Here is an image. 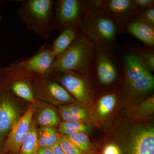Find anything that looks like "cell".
Returning <instances> with one entry per match:
<instances>
[{"label": "cell", "mask_w": 154, "mask_h": 154, "mask_svg": "<svg viewBox=\"0 0 154 154\" xmlns=\"http://www.w3.org/2000/svg\"><path fill=\"white\" fill-rule=\"evenodd\" d=\"M61 31L51 46L52 52L56 58L60 57L82 33L79 27L77 26L66 27Z\"/></svg>", "instance_id": "cell-16"}, {"label": "cell", "mask_w": 154, "mask_h": 154, "mask_svg": "<svg viewBox=\"0 0 154 154\" xmlns=\"http://www.w3.org/2000/svg\"><path fill=\"white\" fill-rule=\"evenodd\" d=\"M58 136L54 127H42L37 132L39 148H51L57 143Z\"/></svg>", "instance_id": "cell-19"}, {"label": "cell", "mask_w": 154, "mask_h": 154, "mask_svg": "<svg viewBox=\"0 0 154 154\" xmlns=\"http://www.w3.org/2000/svg\"><path fill=\"white\" fill-rule=\"evenodd\" d=\"M37 154H54L51 149L39 148Z\"/></svg>", "instance_id": "cell-30"}, {"label": "cell", "mask_w": 154, "mask_h": 154, "mask_svg": "<svg viewBox=\"0 0 154 154\" xmlns=\"http://www.w3.org/2000/svg\"><path fill=\"white\" fill-rule=\"evenodd\" d=\"M135 4L140 10L154 7V0H134Z\"/></svg>", "instance_id": "cell-28"}, {"label": "cell", "mask_w": 154, "mask_h": 154, "mask_svg": "<svg viewBox=\"0 0 154 154\" xmlns=\"http://www.w3.org/2000/svg\"><path fill=\"white\" fill-rule=\"evenodd\" d=\"M117 100L116 92L104 93L99 96L97 103V113L101 117L109 115L114 109Z\"/></svg>", "instance_id": "cell-17"}, {"label": "cell", "mask_w": 154, "mask_h": 154, "mask_svg": "<svg viewBox=\"0 0 154 154\" xmlns=\"http://www.w3.org/2000/svg\"><path fill=\"white\" fill-rule=\"evenodd\" d=\"M89 9L79 26L82 33L96 48L114 46L120 32L115 21L89 1Z\"/></svg>", "instance_id": "cell-2"}, {"label": "cell", "mask_w": 154, "mask_h": 154, "mask_svg": "<svg viewBox=\"0 0 154 154\" xmlns=\"http://www.w3.org/2000/svg\"><path fill=\"white\" fill-rule=\"evenodd\" d=\"M56 59L51 46L45 45L29 58L11 65L28 75H44L49 74Z\"/></svg>", "instance_id": "cell-9"}, {"label": "cell", "mask_w": 154, "mask_h": 154, "mask_svg": "<svg viewBox=\"0 0 154 154\" xmlns=\"http://www.w3.org/2000/svg\"><path fill=\"white\" fill-rule=\"evenodd\" d=\"M1 20H2V15H1V9H0V22H1Z\"/></svg>", "instance_id": "cell-31"}, {"label": "cell", "mask_w": 154, "mask_h": 154, "mask_svg": "<svg viewBox=\"0 0 154 154\" xmlns=\"http://www.w3.org/2000/svg\"><path fill=\"white\" fill-rule=\"evenodd\" d=\"M79 103L61 105L59 111L64 121L78 122L89 123L94 122L91 112Z\"/></svg>", "instance_id": "cell-15"}, {"label": "cell", "mask_w": 154, "mask_h": 154, "mask_svg": "<svg viewBox=\"0 0 154 154\" xmlns=\"http://www.w3.org/2000/svg\"><path fill=\"white\" fill-rule=\"evenodd\" d=\"M34 95L56 105L78 103L59 83L48 75L34 76L31 80Z\"/></svg>", "instance_id": "cell-8"}, {"label": "cell", "mask_w": 154, "mask_h": 154, "mask_svg": "<svg viewBox=\"0 0 154 154\" xmlns=\"http://www.w3.org/2000/svg\"><path fill=\"white\" fill-rule=\"evenodd\" d=\"M36 122L43 127L57 126L60 123V119L57 113L54 109L46 107L40 110L36 115Z\"/></svg>", "instance_id": "cell-21"}, {"label": "cell", "mask_w": 154, "mask_h": 154, "mask_svg": "<svg viewBox=\"0 0 154 154\" xmlns=\"http://www.w3.org/2000/svg\"><path fill=\"white\" fill-rule=\"evenodd\" d=\"M91 2L111 17L119 29L141 11L134 0H93Z\"/></svg>", "instance_id": "cell-10"}, {"label": "cell", "mask_w": 154, "mask_h": 154, "mask_svg": "<svg viewBox=\"0 0 154 154\" xmlns=\"http://www.w3.org/2000/svg\"><path fill=\"white\" fill-rule=\"evenodd\" d=\"M138 51L146 67L152 73L154 71V48L145 45L143 47L138 46Z\"/></svg>", "instance_id": "cell-23"}, {"label": "cell", "mask_w": 154, "mask_h": 154, "mask_svg": "<svg viewBox=\"0 0 154 154\" xmlns=\"http://www.w3.org/2000/svg\"><path fill=\"white\" fill-rule=\"evenodd\" d=\"M51 150L54 154H66L64 152L58 143H57L51 148Z\"/></svg>", "instance_id": "cell-29"}, {"label": "cell", "mask_w": 154, "mask_h": 154, "mask_svg": "<svg viewBox=\"0 0 154 154\" xmlns=\"http://www.w3.org/2000/svg\"><path fill=\"white\" fill-rule=\"evenodd\" d=\"M137 15L122 26L120 32L128 33L145 46L154 48V26L143 21Z\"/></svg>", "instance_id": "cell-13"}, {"label": "cell", "mask_w": 154, "mask_h": 154, "mask_svg": "<svg viewBox=\"0 0 154 154\" xmlns=\"http://www.w3.org/2000/svg\"><path fill=\"white\" fill-rule=\"evenodd\" d=\"M89 1L57 0L54 5L52 30L72 26L79 27L89 9Z\"/></svg>", "instance_id": "cell-6"}, {"label": "cell", "mask_w": 154, "mask_h": 154, "mask_svg": "<svg viewBox=\"0 0 154 154\" xmlns=\"http://www.w3.org/2000/svg\"><path fill=\"white\" fill-rule=\"evenodd\" d=\"M115 47L123 70L121 92L123 96L134 99L151 93L154 76L141 59L138 46L127 44Z\"/></svg>", "instance_id": "cell-1"}, {"label": "cell", "mask_w": 154, "mask_h": 154, "mask_svg": "<svg viewBox=\"0 0 154 154\" xmlns=\"http://www.w3.org/2000/svg\"><path fill=\"white\" fill-rule=\"evenodd\" d=\"M18 15L28 30L45 40L52 31L55 2L53 0L19 1Z\"/></svg>", "instance_id": "cell-4"}, {"label": "cell", "mask_w": 154, "mask_h": 154, "mask_svg": "<svg viewBox=\"0 0 154 154\" xmlns=\"http://www.w3.org/2000/svg\"><path fill=\"white\" fill-rule=\"evenodd\" d=\"M102 154H122L120 148L115 143H110L105 146Z\"/></svg>", "instance_id": "cell-27"}, {"label": "cell", "mask_w": 154, "mask_h": 154, "mask_svg": "<svg viewBox=\"0 0 154 154\" xmlns=\"http://www.w3.org/2000/svg\"><path fill=\"white\" fill-rule=\"evenodd\" d=\"M96 51L94 43L81 33L70 47L56 58L51 72H75L90 79Z\"/></svg>", "instance_id": "cell-3"}, {"label": "cell", "mask_w": 154, "mask_h": 154, "mask_svg": "<svg viewBox=\"0 0 154 154\" xmlns=\"http://www.w3.org/2000/svg\"><path fill=\"white\" fill-rule=\"evenodd\" d=\"M19 112L12 96L6 91L0 92V144L19 118Z\"/></svg>", "instance_id": "cell-12"}, {"label": "cell", "mask_w": 154, "mask_h": 154, "mask_svg": "<svg viewBox=\"0 0 154 154\" xmlns=\"http://www.w3.org/2000/svg\"><path fill=\"white\" fill-rule=\"evenodd\" d=\"M57 143L66 154H85L64 136L59 135Z\"/></svg>", "instance_id": "cell-25"}, {"label": "cell", "mask_w": 154, "mask_h": 154, "mask_svg": "<svg viewBox=\"0 0 154 154\" xmlns=\"http://www.w3.org/2000/svg\"><path fill=\"white\" fill-rule=\"evenodd\" d=\"M39 149L37 132L35 125L32 122L18 154H37Z\"/></svg>", "instance_id": "cell-18"}, {"label": "cell", "mask_w": 154, "mask_h": 154, "mask_svg": "<svg viewBox=\"0 0 154 154\" xmlns=\"http://www.w3.org/2000/svg\"><path fill=\"white\" fill-rule=\"evenodd\" d=\"M129 145L128 154H154V129L140 128L134 131Z\"/></svg>", "instance_id": "cell-14"}, {"label": "cell", "mask_w": 154, "mask_h": 154, "mask_svg": "<svg viewBox=\"0 0 154 154\" xmlns=\"http://www.w3.org/2000/svg\"><path fill=\"white\" fill-rule=\"evenodd\" d=\"M48 75L53 77L78 103L88 104L93 99L94 91L88 77L75 72L63 70L52 71Z\"/></svg>", "instance_id": "cell-7"}, {"label": "cell", "mask_w": 154, "mask_h": 154, "mask_svg": "<svg viewBox=\"0 0 154 154\" xmlns=\"http://www.w3.org/2000/svg\"><path fill=\"white\" fill-rule=\"evenodd\" d=\"M91 125L78 122L63 121L60 123L59 132L65 136L75 133L82 132L88 134L91 131Z\"/></svg>", "instance_id": "cell-22"}, {"label": "cell", "mask_w": 154, "mask_h": 154, "mask_svg": "<svg viewBox=\"0 0 154 154\" xmlns=\"http://www.w3.org/2000/svg\"><path fill=\"white\" fill-rule=\"evenodd\" d=\"M116 45L96 48L91 78L95 77L101 87H112L122 79V65Z\"/></svg>", "instance_id": "cell-5"}, {"label": "cell", "mask_w": 154, "mask_h": 154, "mask_svg": "<svg viewBox=\"0 0 154 154\" xmlns=\"http://www.w3.org/2000/svg\"><path fill=\"white\" fill-rule=\"evenodd\" d=\"M64 136L85 154H94V146L90 141L87 134L82 132H77Z\"/></svg>", "instance_id": "cell-20"}, {"label": "cell", "mask_w": 154, "mask_h": 154, "mask_svg": "<svg viewBox=\"0 0 154 154\" xmlns=\"http://www.w3.org/2000/svg\"><path fill=\"white\" fill-rule=\"evenodd\" d=\"M137 16L143 21L154 26V7L141 10Z\"/></svg>", "instance_id": "cell-26"}, {"label": "cell", "mask_w": 154, "mask_h": 154, "mask_svg": "<svg viewBox=\"0 0 154 154\" xmlns=\"http://www.w3.org/2000/svg\"><path fill=\"white\" fill-rule=\"evenodd\" d=\"M34 105L32 104L11 127L2 149L3 153L19 154L22 142L28 134L32 123L35 110Z\"/></svg>", "instance_id": "cell-11"}, {"label": "cell", "mask_w": 154, "mask_h": 154, "mask_svg": "<svg viewBox=\"0 0 154 154\" xmlns=\"http://www.w3.org/2000/svg\"><path fill=\"white\" fill-rule=\"evenodd\" d=\"M138 116L145 117L152 115L154 112V95L149 96L138 105L136 109Z\"/></svg>", "instance_id": "cell-24"}]
</instances>
